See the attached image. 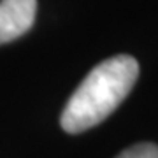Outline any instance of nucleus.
<instances>
[{
    "label": "nucleus",
    "mask_w": 158,
    "mask_h": 158,
    "mask_svg": "<svg viewBox=\"0 0 158 158\" xmlns=\"http://www.w3.org/2000/svg\"><path fill=\"white\" fill-rule=\"evenodd\" d=\"M139 76V63L128 55H116L95 65L69 98L60 116L67 134L97 127L128 97Z\"/></svg>",
    "instance_id": "1"
},
{
    "label": "nucleus",
    "mask_w": 158,
    "mask_h": 158,
    "mask_svg": "<svg viewBox=\"0 0 158 158\" xmlns=\"http://www.w3.org/2000/svg\"><path fill=\"white\" fill-rule=\"evenodd\" d=\"M37 0H0V44L27 34L35 21Z\"/></svg>",
    "instance_id": "2"
},
{
    "label": "nucleus",
    "mask_w": 158,
    "mask_h": 158,
    "mask_svg": "<svg viewBox=\"0 0 158 158\" xmlns=\"http://www.w3.org/2000/svg\"><path fill=\"white\" fill-rule=\"evenodd\" d=\"M116 158H158V146L151 142H141L123 149Z\"/></svg>",
    "instance_id": "3"
}]
</instances>
